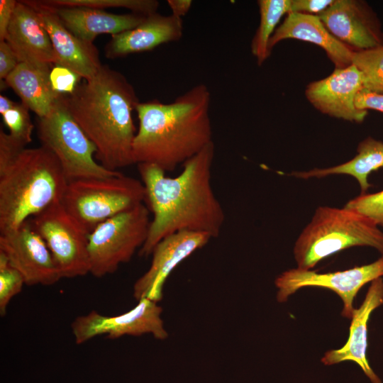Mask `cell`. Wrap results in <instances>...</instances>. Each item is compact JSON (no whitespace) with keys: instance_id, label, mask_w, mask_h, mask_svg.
<instances>
[{"instance_id":"obj_33","label":"cell","mask_w":383,"mask_h":383,"mask_svg":"<svg viewBox=\"0 0 383 383\" xmlns=\"http://www.w3.org/2000/svg\"><path fill=\"white\" fill-rule=\"evenodd\" d=\"M355 105L358 109H372L383 113V94L362 89L357 95Z\"/></svg>"},{"instance_id":"obj_13","label":"cell","mask_w":383,"mask_h":383,"mask_svg":"<svg viewBox=\"0 0 383 383\" xmlns=\"http://www.w3.org/2000/svg\"><path fill=\"white\" fill-rule=\"evenodd\" d=\"M211 238L204 233L180 231L160 240L152 252L149 269L134 284V298L138 301L148 299L159 302L170 273L194 251L206 245Z\"/></svg>"},{"instance_id":"obj_12","label":"cell","mask_w":383,"mask_h":383,"mask_svg":"<svg viewBox=\"0 0 383 383\" xmlns=\"http://www.w3.org/2000/svg\"><path fill=\"white\" fill-rule=\"evenodd\" d=\"M0 252L23 277L26 285H52L62 279L45 242L30 220L0 233Z\"/></svg>"},{"instance_id":"obj_21","label":"cell","mask_w":383,"mask_h":383,"mask_svg":"<svg viewBox=\"0 0 383 383\" xmlns=\"http://www.w3.org/2000/svg\"><path fill=\"white\" fill-rule=\"evenodd\" d=\"M46 5L53 10L69 30L82 40L91 43L99 34L113 35L133 29L141 24L147 16L135 13L116 14L87 7Z\"/></svg>"},{"instance_id":"obj_24","label":"cell","mask_w":383,"mask_h":383,"mask_svg":"<svg viewBox=\"0 0 383 383\" xmlns=\"http://www.w3.org/2000/svg\"><path fill=\"white\" fill-rule=\"evenodd\" d=\"M259 26L251 42V52L261 65L270 55L269 42L284 14L289 13L291 0H260Z\"/></svg>"},{"instance_id":"obj_8","label":"cell","mask_w":383,"mask_h":383,"mask_svg":"<svg viewBox=\"0 0 383 383\" xmlns=\"http://www.w3.org/2000/svg\"><path fill=\"white\" fill-rule=\"evenodd\" d=\"M151 220L143 203L97 225L88 235L90 273L98 278L129 262L147 240Z\"/></svg>"},{"instance_id":"obj_9","label":"cell","mask_w":383,"mask_h":383,"mask_svg":"<svg viewBox=\"0 0 383 383\" xmlns=\"http://www.w3.org/2000/svg\"><path fill=\"white\" fill-rule=\"evenodd\" d=\"M30 222L45 242L62 278L90 273L89 232L61 201L47 207L33 216Z\"/></svg>"},{"instance_id":"obj_11","label":"cell","mask_w":383,"mask_h":383,"mask_svg":"<svg viewBox=\"0 0 383 383\" xmlns=\"http://www.w3.org/2000/svg\"><path fill=\"white\" fill-rule=\"evenodd\" d=\"M162 311L157 302L142 299L135 308L123 314L109 316L91 311L77 316L71 323V329L77 345L102 335L116 339L152 334L157 340H165L168 333L161 318Z\"/></svg>"},{"instance_id":"obj_25","label":"cell","mask_w":383,"mask_h":383,"mask_svg":"<svg viewBox=\"0 0 383 383\" xmlns=\"http://www.w3.org/2000/svg\"><path fill=\"white\" fill-rule=\"evenodd\" d=\"M352 64L362 74V89L383 94V45L354 51Z\"/></svg>"},{"instance_id":"obj_15","label":"cell","mask_w":383,"mask_h":383,"mask_svg":"<svg viewBox=\"0 0 383 383\" xmlns=\"http://www.w3.org/2000/svg\"><path fill=\"white\" fill-rule=\"evenodd\" d=\"M362 77L352 64L335 70L327 77L310 83L305 95L318 111L332 117L362 123L367 111L355 105L357 94L362 89Z\"/></svg>"},{"instance_id":"obj_30","label":"cell","mask_w":383,"mask_h":383,"mask_svg":"<svg viewBox=\"0 0 383 383\" xmlns=\"http://www.w3.org/2000/svg\"><path fill=\"white\" fill-rule=\"evenodd\" d=\"M81 79L75 72L59 65H55L50 72L53 89L62 95L72 94L81 83Z\"/></svg>"},{"instance_id":"obj_4","label":"cell","mask_w":383,"mask_h":383,"mask_svg":"<svg viewBox=\"0 0 383 383\" xmlns=\"http://www.w3.org/2000/svg\"><path fill=\"white\" fill-rule=\"evenodd\" d=\"M67 184L58 160L48 149H23L0 169V233L16 230L61 201Z\"/></svg>"},{"instance_id":"obj_14","label":"cell","mask_w":383,"mask_h":383,"mask_svg":"<svg viewBox=\"0 0 383 383\" xmlns=\"http://www.w3.org/2000/svg\"><path fill=\"white\" fill-rule=\"evenodd\" d=\"M318 17L336 39L353 51L383 45L379 21L363 1L335 0Z\"/></svg>"},{"instance_id":"obj_29","label":"cell","mask_w":383,"mask_h":383,"mask_svg":"<svg viewBox=\"0 0 383 383\" xmlns=\"http://www.w3.org/2000/svg\"><path fill=\"white\" fill-rule=\"evenodd\" d=\"M345 207L359 213L377 226H383V190L361 194L348 201Z\"/></svg>"},{"instance_id":"obj_27","label":"cell","mask_w":383,"mask_h":383,"mask_svg":"<svg viewBox=\"0 0 383 383\" xmlns=\"http://www.w3.org/2000/svg\"><path fill=\"white\" fill-rule=\"evenodd\" d=\"M3 121L9 131V135L23 147L32 141L34 129L29 109L22 103H16V106L3 116Z\"/></svg>"},{"instance_id":"obj_36","label":"cell","mask_w":383,"mask_h":383,"mask_svg":"<svg viewBox=\"0 0 383 383\" xmlns=\"http://www.w3.org/2000/svg\"><path fill=\"white\" fill-rule=\"evenodd\" d=\"M16 103L11 100L9 98L1 94L0 95V113L3 116L5 113L12 109Z\"/></svg>"},{"instance_id":"obj_2","label":"cell","mask_w":383,"mask_h":383,"mask_svg":"<svg viewBox=\"0 0 383 383\" xmlns=\"http://www.w3.org/2000/svg\"><path fill=\"white\" fill-rule=\"evenodd\" d=\"M211 92L197 84L168 104L139 102V128L133 144L134 162L170 172L213 142Z\"/></svg>"},{"instance_id":"obj_7","label":"cell","mask_w":383,"mask_h":383,"mask_svg":"<svg viewBox=\"0 0 383 383\" xmlns=\"http://www.w3.org/2000/svg\"><path fill=\"white\" fill-rule=\"evenodd\" d=\"M64 96L49 114L38 118L37 134L41 146L57 157L68 182L120 174L106 169L94 159L96 148L70 113Z\"/></svg>"},{"instance_id":"obj_35","label":"cell","mask_w":383,"mask_h":383,"mask_svg":"<svg viewBox=\"0 0 383 383\" xmlns=\"http://www.w3.org/2000/svg\"><path fill=\"white\" fill-rule=\"evenodd\" d=\"M172 14L176 17L182 18L190 10L192 1L191 0H167Z\"/></svg>"},{"instance_id":"obj_3","label":"cell","mask_w":383,"mask_h":383,"mask_svg":"<svg viewBox=\"0 0 383 383\" xmlns=\"http://www.w3.org/2000/svg\"><path fill=\"white\" fill-rule=\"evenodd\" d=\"M64 99L72 118L95 145L98 162L112 171L135 164L133 144L137 132L132 112L139 101L121 72L102 65Z\"/></svg>"},{"instance_id":"obj_19","label":"cell","mask_w":383,"mask_h":383,"mask_svg":"<svg viewBox=\"0 0 383 383\" xmlns=\"http://www.w3.org/2000/svg\"><path fill=\"white\" fill-rule=\"evenodd\" d=\"M183 35L182 19L157 12L146 16L138 26L111 35L104 48L106 57L114 59L151 50L160 45L179 40Z\"/></svg>"},{"instance_id":"obj_22","label":"cell","mask_w":383,"mask_h":383,"mask_svg":"<svg viewBox=\"0 0 383 383\" xmlns=\"http://www.w3.org/2000/svg\"><path fill=\"white\" fill-rule=\"evenodd\" d=\"M21 99V103L34 112L38 118L50 113L62 96L56 92L50 80V72L20 62L4 79Z\"/></svg>"},{"instance_id":"obj_34","label":"cell","mask_w":383,"mask_h":383,"mask_svg":"<svg viewBox=\"0 0 383 383\" xmlns=\"http://www.w3.org/2000/svg\"><path fill=\"white\" fill-rule=\"evenodd\" d=\"M17 2L16 0L0 1V41L6 39Z\"/></svg>"},{"instance_id":"obj_6","label":"cell","mask_w":383,"mask_h":383,"mask_svg":"<svg viewBox=\"0 0 383 383\" xmlns=\"http://www.w3.org/2000/svg\"><path fill=\"white\" fill-rule=\"evenodd\" d=\"M145 197L143 183L121 172L70 182L61 202L89 233L106 219L143 203Z\"/></svg>"},{"instance_id":"obj_17","label":"cell","mask_w":383,"mask_h":383,"mask_svg":"<svg viewBox=\"0 0 383 383\" xmlns=\"http://www.w3.org/2000/svg\"><path fill=\"white\" fill-rule=\"evenodd\" d=\"M5 40L20 62L47 72L56 64L50 36L26 1H18Z\"/></svg>"},{"instance_id":"obj_20","label":"cell","mask_w":383,"mask_h":383,"mask_svg":"<svg viewBox=\"0 0 383 383\" xmlns=\"http://www.w3.org/2000/svg\"><path fill=\"white\" fill-rule=\"evenodd\" d=\"M297 39L318 45L325 50L335 69L352 65L353 50L336 39L317 16L289 13L272 35L269 50L285 39Z\"/></svg>"},{"instance_id":"obj_5","label":"cell","mask_w":383,"mask_h":383,"mask_svg":"<svg viewBox=\"0 0 383 383\" xmlns=\"http://www.w3.org/2000/svg\"><path fill=\"white\" fill-rule=\"evenodd\" d=\"M355 246L370 247L383 255V231L345 206H319L297 238L293 253L297 268L311 270L327 257Z\"/></svg>"},{"instance_id":"obj_16","label":"cell","mask_w":383,"mask_h":383,"mask_svg":"<svg viewBox=\"0 0 383 383\" xmlns=\"http://www.w3.org/2000/svg\"><path fill=\"white\" fill-rule=\"evenodd\" d=\"M48 32L55 55V65L66 67L83 79L92 77L102 64L94 43L82 40L69 30L57 14L42 1H28Z\"/></svg>"},{"instance_id":"obj_18","label":"cell","mask_w":383,"mask_h":383,"mask_svg":"<svg viewBox=\"0 0 383 383\" xmlns=\"http://www.w3.org/2000/svg\"><path fill=\"white\" fill-rule=\"evenodd\" d=\"M383 305V279L379 277L372 282L365 298L358 309H355L351 317L349 336L340 348L327 351L321 358L326 365H332L344 361L357 364L372 383H382L372 370L367 358V323L372 311Z\"/></svg>"},{"instance_id":"obj_28","label":"cell","mask_w":383,"mask_h":383,"mask_svg":"<svg viewBox=\"0 0 383 383\" xmlns=\"http://www.w3.org/2000/svg\"><path fill=\"white\" fill-rule=\"evenodd\" d=\"M25 281L22 274L0 252V315L4 316L11 300L20 293Z\"/></svg>"},{"instance_id":"obj_26","label":"cell","mask_w":383,"mask_h":383,"mask_svg":"<svg viewBox=\"0 0 383 383\" xmlns=\"http://www.w3.org/2000/svg\"><path fill=\"white\" fill-rule=\"evenodd\" d=\"M52 6L87 7L104 10L107 8H124L131 13L148 16L157 12L159 1L156 0H44Z\"/></svg>"},{"instance_id":"obj_32","label":"cell","mask_w":383,"mask_h":383,"mask_svg":"<svg viewBox=\"0 0 383 383\" xmlns=\"http://www.w3.org/2000/svg\"><path fill=\"white\" fill-rule=\"evenodd\" d=\"M20 63L14 51L6 41H0V80H4Z\"/></svg>"},{"instance_id":"obj_1","label":"cell","mask_w":383,"mask_h":383,"mask_svg":"<svg viewBox=\"0 0 383 383\" xmlns=\"http://www.w3.org/2000/svg\"><path fill=\"white\" fill-rule=\"evenodd\" d=\"M213 141L186 161L179 174L170 177L155 165L138 164L145 201L153 213L140 256L152 254L165 237L180 231L219 235L225 221L223 207L211 187Z\"/></svg>"},{"instance_id":"obj_10","label":"cell","mask_w":383,"mask_h":383,"mask_svg":"<svg viewBox=\"0 0 383 383\" xmlns=\"http://www.w3.org/2000/svg\"><path fill=\"white\" fill-rule=\"evenodd\" d=\"M383 276V255L376 261L353 268L334 272L319 273L311 270L294 268L279 274L274 284L277 300L285 302L299 289L317 287L330 289L342 300V316L351 318L355 308L353 301L360 289L366 284Z\"/></svg>"},{"instance_id":"obj_31","label":"cell","mask_w":383,"mask_h":383,"mask_svg":"<svg viewBox=\"0 0 383 383\" xmlns=\"http://www.w3.org/2000/svg\"><path fill=\"white\" fill-rule=\"evenodd\" d=\"M335 0H291L289 13L318 16L329 8Z\"/></svg>"},{"instance_id":"obj_23","label":"cell","mask_w":383,"mask_h":383,"mask_svg":"<svg viewBox=\"0 0 383 383\" xmlns=\"http://www.w3.org/2000/svg\"><path fill=\"white\" fill-rule=\"evenodd\" d=\"M383 167V142L367 137L357 148V154L349 161L326 168H313L308 171L295 172V177L308 179L322 178L334 174H346L358 182L361 194H366L371 187L370 174Z\"/></svg>"}]
</instances>
